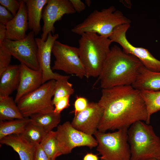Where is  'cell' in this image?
Returning <instances> with one entry per match:
<instances>
[{
    "instance_id": "6da1fadb",
    "label": "cell",
    "mask_w": 160,
    "mask_h": 160,
    "mask_svg": "<svg viewBox=\"0 0 160 160\" xmlns=\"http://www.w3.org/2000/svg\"><path fill=\"white\" fill-rule=\"evenodd\" d=\"M98 103L103 114L98 130L128 128L139 121L149 124L147 110L140 91L132 85L115 86L102 89Z\"/></svg>"
},
{
    "instance_id": "7a4b0ae2",
    "label": "cell",
    "mask_w": 160,
    "mask_h": 160,
    "mask_svg": "<svg viewBox=\"0 0 160 160\" xmlns=\"http://www.w3.org/2000/svg\"><path fill=\"white\" fill-rule=\"evenodd\" d=\"M143 65L137 57L114 45L110 48L96 83L100 81L102 89L132 85Z\"/></svg>"
},
{
    "instance_id": "3957f363",
    "label": "cell",
    "mask_w": 160,
    "mask_h": 160,
    "mask_svg": "<svg viewBox=\"0 0 160 160\" xmlns=\"http://www.w3.org/2000/svg\"><path fill=\"white\" fill-rule=\"evenodd\" d=\"M81 36L78 48L85 71V77H98L112 42L109 38L94 33H86Z\"/></svg>"
},
{
    "instance_id": "277c9868",
    "label": "cell",
    "mask_w": 160,
    "mask_h": 160,
    "mask_svg": "<svg viewBox=\"0 0 160 160\" xmlns=\"http://www.w3.org/2000/svg\"><path fill=\"white\" fill-rule=\"evenodd\" d=\"M130 160H160V138L152 126L139 121L128 129Z\"/></svg>"
},
{
    "instance_id": "5b68a950",
    "label": "cell",
    "mask_w": 160,
    "mask_h": 160,
    "mask_svg": "<svg viewBox=\"0 0 160 160\" xmlns=\"http://www.w3.org/2000/svg\"><path fill=\"white\" fill-rule=\"evenodd\" d=\"M131 23L121 11L111 6L101 11L94 10L71 31L80 36L84 33L92 32L109 38L116 27Z\"/></svg>"
},
{
    "instance_id": "8992f818",
    "label": "cell",
    "mask_w": 160,
    "mask_h": 160,
    "mask_svg": "<svg viewBox=\"0 0 160 160\" xmlns=\"http://www.w3.org/2000/svg\"><path fill=\"white\" fill-rule=\"evenodd\" d=\"M128 130L124 128L107 133L97 130L95 133L101 160H130Z\"/></svg>"
},
{
    "instance_id": "52a82bcc",
    "label": "cell",
    "mask_w": 160,
    "mask_h": 160,
    "mask_svg": "<svg viewBox=\"0 0 160 160\" xmlns=\"http://www.w3.org/2000/svg\"><path fill=\"white\" fill-rule=\"evenodd\" d=\"M56 81L52 80L47 82L19 100L17 104L24 117H29L36 113L53 111L52 97Z\"/></svg>"
},
{
    "instance_id": "ba28073f",
    "label": "cell",
    "mask_w": 160,
    "mask_h": 160,
    "mask_svg": "<svg viewBox=\"0 0 160 160\" xmlns=\"http://www.w3.org/2000/svg\"><path fill=\"white\" fill-rule=\"evenodd\" d=\"M52 53L55 58L52 70H61L82 79L86 76L84 68L80 58L78 47L56 41Z\"/></svg>"
},
{
    "instance_id": "9c48e42d",
    "label": "cell",
    "mask_w": 160,
    "mask_h": 160,
    "mask_svg": "<svg viewBox=\"0 0 160 160\" xmlns=\"http://www.w3.org/2000/svg\"><path fill=\"white\" fill-rule=\"evenodd\" d=\"M55 133L60 156L71 153L76 147L87 146L91 149L98 145L96 139L92 135L77 130L68 121L58 126Z\"/></svg>"
},
{
    "instance_id": "30bf717a",
    "label": "cell",
    "mask_w": 160,
    "mask_h": 160,
    "mask_svg": "<svg viewBox=\"0 0 160 160\" xmlns=\"http://www.w3.org/2000/svg\"><path fill=\"white\" fill-rule=\"evenodd\" d=\"M35 35L34 32L31 31L23 39L12 41L6 39L0 46H2L20 63L32 69L39 70L40 69Z\"/></svg>"
},
{
    "instance_id": "8fae6325",
    "label": "cell",
    "mask_w": 160,
    "mask_h": 160,
    "mask_svg": "<svg viewBox=\"0 0 160 160\" xmlns=\"http://www.w3.org/2000/svg\"><path fill=\"white\" fill-rule=\"evenodd\" d=\"M130 26V24H126L116 27L109 39L112 42L119 44L124 52L137 57L147 69L155 72H160V60L155 57L147 49L135 47L127 39L126 33Z\"/></svg>"
},
{
    "instance_id": "7c38bea8",
    "label": "cell",
    "mask_w": 160,
    "mask_h": 160,
    "mask_svg": "<svg viewBox=\"0 0 160 160\" xmlns=\"http://www.w3.org/2000/svg\"><path fill=\"white\" fill-rule=\"evenodd\" d=\"M76 12L69 0H48L42 12L44 25L41 39L45 41L50 33L54 34L55 23L61 20L64 15L73 14Z\"/></svg>"
},
{
    "instance_id": "4fadbf2b",
    "label": "cell",
    "mask_w": 160,
    "mask_h": 160,
    "mask_svg": "<svg viewBox=\"0 0 160 160\" xmlns=\"http://www.w3.org/2000/svg\"><path fill=\"white\" fill-rule=\"evenodd\" d=\"M103 112L98 103H89L85 109L74 114L71 124L77 130L92 135L98 130Z\"/></svg>"
},
{
    "instance_id": "5bb4252c",
    "label": "cell",
    "mask_w": 160,
    "mask_h": 160,
    "mask_svg": "<svg viewBox=\"0 0 160 160\" xmlns=\"http://www.w3.org/2000/svg\"><path fill=\"white\" fill-rule=\"evenodd\" d=\"M52 34L51 33H49L45 41L41 38H35L38 48L40 67L42 74L43 84L52 80H57L65 76L54 73L51 68L50 63L52 48L59 36L58 34Z\"/></svg>"
},
{
    "instance_id": "9a60e30c",
    "label": "cell",
    "mask_w": 160,
    "mask_h": 160,
    "mask_svg": "<svg viewBox=\"0 0 160 160\" xmlns=\"http://www.w3.org/2000/svg\"><path fill=\"white\" fill-rule=\"evenodd\" d=\"M19 65L20 81L14 100L16 103L22 97L36 90L43 84L41 69H32L22 63Z\"/></svg>"
},
{
    "instance_id": "2e32d148",
    "label": "cell",
    "mask_w": 160,
    "mask_h": 160,
    "mask_svg": "<svg viewBox=\"0 0 160 160\" xmlns=\"http://www.w3.org/2000/svg\"><path fill=\"white\" fill-rule=\"evenodd\" d=\"M19 9L13 18L6 25L7 39L17 41L23 39L27 36L28 28L26 6L23 0H20Z\"/></svg>"
},
{
    "instance_id": "e0dca14e",
    "label": "cell",
    "mask_w": 160,
    "mask_h": 160,
    "mask_svg": "<svg viewBox=\"0 0 160 160\" xmlns=\"http://www.w3.org/2000/svg\"><path fill=\"white\" fill-rule=\"evenodd\" d=\"M132 86L139 91H160V71H151L143 65Z\"/></svg>"
},
{
    "instance_id": "ac0fdd59",
    "label": "cell",
    "mask_w": 160,
    "mask_h": 160,
    "mask_svg": "<svg viewBox=\"0 0 160 160\" xmlns=\"http://www.w3.org/2000/svg\"><path fill=\"white\" fill-rule=\"evenodd\" d=\"M0 143L12 147L18 153L20 160H33L34 144L21 135L7 136L0 140Z\"/></svg>"
},
{
    "instance_id": "d6986e66",
    "label": "cell",
    "mask_w": 160,
    "mask_h": 160,
    "mask_svg": "<svg viewBox=\"0 0 160 160\" xmlns=\"http://www.w3.org/2000/svg\"><path fill=\"white\" fill-rule=\"evenodd\" d=\"M20 79L19 65H10L0 75V97L9 96L18 87Z\"/></svg>"
},
{
    "instance_id": "ffe728a7",
    "label": "cell",
    "mask_w": 160,
    "mask_h": 160,
    "mask_svg": "<svg viewBox=\"0 0 160 160\" xmlns=\"http://www.w3.org/2000/svg\"><path fill=\"white\" fill-rule=\"evenodd\" d=\"M26 7L28 28L37 35L41 30L40 20L44 6L48 0H23Z\"/></svg>"
},
{
    "instance_id": "44dd1931",
    "label": "cell",
    "mask_w": 160,
    "mask_h": 160,
    "mask_svg": "<svg viewBox=\"0 0 160 160\" xmlns=\"http://www.w3.org/2000/svg\"><path fill=\"white\" fill-rule=\"evenodd\" d=\"M24 118L12 97L9 96L0 97V121H9Z\"/></svg>"
},
{
    "instance_id": "7402d4cb",
    "label": "cell",
    "mask_w": 160,
    "mask_h": 160,
    "mask_svg": "<svg viewBox=\"0 0 160 160\" xmlns=\"http://www.w3.org/2000/svg\"><path fill=\"white\" fill-rule=\"evenodd\" d=\"M31 122L29 117L9 121H0V140L7 136L20 135Z\"/></svg>"
},
{
    "instance_id": "603a6c76",
    "label": "cell",
    "mask_w": 160,
    "mask_h": 160,
    "mask_svg": "<svg viewBox=\"0 0 160 160\" xmlns=\"http://www.w3.org/2000/svg\"><path fill=\"white\" fill-rule=\"evenodd\" d=\"M30 117L32 123L48 132L58 126L61 120V116L60 114H55L53 111L46 113H36Z\"/></svg>"
},
{
    "instance_id": "cb8c5ba5",
    "label": "cell",
    "mask_w": 160,
    "mask_h": 160,
    "mask_svg": "<svg viewBox=\"0 0 160 160\" xmlns=\"http://www.w3.org/2000/svg\"><path fill=\"white\" fill-rule=\"evenodd\" d=\"M146 107L148 119L150 121L151 116L160 111V91H140Z\"/></svg>"
},
{
    "instance_id": "d4e9b609",
    "label": "cell",
    "mask_w": 160,
    "mask_h": 160,
    "mask_svg": "<svg viewBox=\"0 0 160 160\" xmlns=\"http://www.w3.org/2000/svg\"><path fill=\"white\" fill-rule=\"evenodd\" d=\"M69 78V76H65L56 81L52 99L54 105L61 99L66 96H70L73 94L74 91L72 85L68 81Z\"/></svg>"
},
{
    "instance_id": "484cf974",
    "label": "cell",
    "mask_w": 160,
    "mask_h": 160,
    "mask_svg": "<svg viewBox=\"0 0 160 160\" xmlns=\"http://www.w3.org/2000/svg\"><path fill=\"white\" fill-rule=\"evenodd\" d=\"M39 144L51 160H55L60 156L57 148L55 131H51L48 132Z\"/></svg>"
},
{
    "instance_id": "4316f807",
    "label": "cell",
    "mask_w": 160,
    "mask_h": 160,
    "mask_svg": "<svg viewBox=\"0 0 160 160\" xmlns=\"http://www.w3.org/2000/svg\"><path fill=\"white\" fill-rule=\"evenodd\" d=\"M48 132L31 122L20 135L33 144H40Z\"/></svg>"
},
{
    "instance_id": "83f0119b",
    "label": "cell",
    "mask_w": 160,
    "mask_h": 160,
    "mask_svg": "<svg viewBox=\"0 0 160 160\" xmlns=\"http://www.w3.org/2000/svg\"><path fill=\"white\" fill-rule=\"evenodd\" d=\"M12 55L2 46H0V75L10 65Z\"/></svg>"
},
{
    "instance_id": "f1b7e54d",
    "label": "cell",
    "mask_w": 160,
    "mask_h": 160,
    "mask_svg": "<svg viewBox=\"0 0 160 160\" xmlns=\"http://www.w3.org/2000/svg\"><path fill=\"white\" fill-rule=\"evenodd\" d=\"M0 4L15 16L20 8V1L16 0H0Z\"/></svg>"
},
{
    "instance_id": "f546056e",
    "label": "cell",
    "mask_w": 160,
    "mask_h": 160,
    "mask_svg": "<svg viewBox=\"0 0 160 160\" xmlns=\"http://www.w3.org/2000/svg\"><path fill=\"white\" fill-rule=\"evenodd\" d=\"M69 96H66L59 100L55 105L53 112L56 114H60L64 109L68 108L70 105Z\"/></svg>"
},
{
    "instance_id": "4dcf8cb0",
    "label": "cell",
    "mask_w": 160,
    "mask_h": 160,
    "mask_svg": "<svg viewBox=\"0 0 160 160\" xmlns=\"http://www.w3.org/2000/svg\"><path fill=\"white\" fill-rule=\"evenodd\" d=\"M33 160H51L47 155L39 144H34Z\"/></svg>"
},
{
    "instance_id": "1f68e13d",
    "label": "cell",
    "mask_w": 160,
    "mask_h": 160,
    "mask_svg": "<svg viewBox=\"0 0 160 160\" xmlns=\"http://www.w3.org/2000/svg\"><path fill=\"white\" fill-rule=\"evenodd\" d=\"M88 103L86 98L83 97H77L74 103V114L81 112L87 107Z\"/></svg>"
},
{
    "instance_id": "d6a6232c",
    "label": "cell",
    "mask_w": 160,
    "mask_h": 160,
    "mask_svg": "<svg viewBox=\"0 0 160 160\" xmlns=\"http://www.w3.org/2000/svg\"><path fill=\"white\" fill-rule=\"evenodd\" d=\"M14 17L11 12L6 8L0 5V23L6 25Z\"/></svg>"
},
{
    "instance_id": "836d02e7",
    "label": "cell",
    "mask_w": 160,
    "mask_h": 160,
    "mask_svg": "<svg viewBox=\"0 0 160 160\" xmlns=\"http://www.w3.org/2000/svg\"><path fill=\"white\" fill-rule=\"evenodd\" d=\"M76 12H81L86 9V5L81 0H69Z\"/></svg>"
},
{
    "instance_id": "e575fe53",
    "label": "cell",
    "mask_w": 160,
    "mask_h": 160,
    "mask_svg": "<svg viewBox=\"0 0 160 160\" xmlns=\"http://www.w3.org/2000/svg\"><path fill=\"white\" fill-rule=\"evenodd\" d=\"M7 39V31L6 25L0 23V45Z\"/></svg>"
},
{
    "instance_id": "d590c367",
    "label": "cell",
    "mask_w": 160,
    "mask_h": 160,
    "mask_svg": "<svg viewBox=\"0 0 160 160\" xmlns=\"http://www.w3.org/2000/svg\"><path fill=\"white\" fill-rule=\"evenodd\" d=\"M83 160H99L98 156L92 153L87 154L84 157Z\"/></svg>"
},
{
    "instance_id": "8d00e7d4",
    "label": "cell",
    "mask_w": 160,
    "mask_h": 160,
    "mask_svg": "<svg viewBox=\"0 0 160 160\" xmlns=\"http://www.w3.org/2000/svg\"><path fill=\"white\" fill-rule=\"evenodd\" d=\"M91 1L90 0H86L85 1V4L87 6L89 7L91 4Z\"/></svg>"
},
{
    "instance_id": "74e56055",
    "label": "cell",
    "mask_w": 160,
    "mask_h": 160,
    "mask_svg": "<svg viewBox=\"0 0 160 160\" xmlns=\"http://www.w3.org/2000/svg\"><path fill=\"white\" fill-rule=\"evenodd\" d=\"M148 160H158L156 159H149Z\"/></svg>"
},
{
    "instance_id": "f35d334b",
    "label": "cell",
    "mask_w": 160,
    "mask_h": 160,
    "mask_svg": "<svg viewBox=\"0 0 160 160\" xmlns=\"http://www.w3.org/2000/svg\"><path fill=\"white\" fill-rule=\"evenodd\" d=\"M55 160H56V159H55Z\"/></svg>"
}]
</instances>
